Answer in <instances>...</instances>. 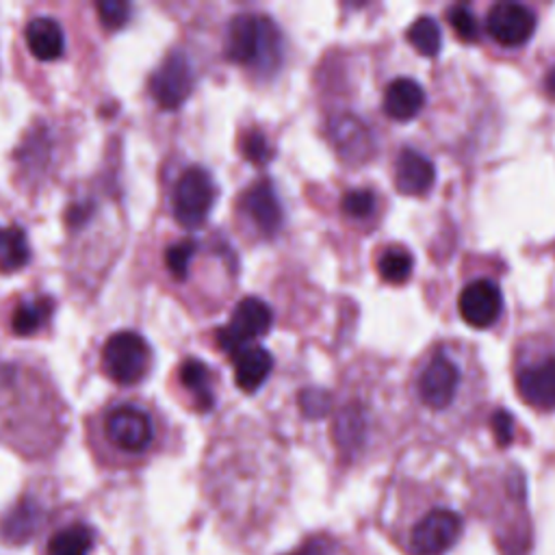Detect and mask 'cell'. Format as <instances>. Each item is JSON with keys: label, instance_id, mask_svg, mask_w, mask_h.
Returning a JSON list of instances; mask_svg holds the SVG:
<instances>
[{"label": "cell", "instance_id": "5", "mask_svg": "<svg viewBox=\"0 0 555 555\" xmlns=\"http://www.w3.org/2000/svg\"><path fill=\"white\" fill-rule=\"evenodd\" d=\"M460 386L462 371L444 349L431 351L416 373V397L431 412L447 410L455 401Z\"/></svg>", "mask_w": 555, "mask_h": 555}, {"label": "cell", "instance_id": "26", "mask_svg": "<svg viewBox=\"0 0 555 555\" xmlns=\"http://www.w3.org/2000/svg\"><path fill=\"white\" fill-rule=\"evenodd\" d=\"M340 208L351 219H369L377 208V197L369 189H349L340 197Z\"/></svg>", "mask_w": 555, "mask_h": 555}, {"label": "cell", "instance_id": "1", "mask_svg": "<svg viewBox=\"0 0 555 555\" xmlns=\"http://www.w3.org/2000/svg\"><path fill=\"white\" fill-rule=\"evenodd\" d=\"M163 423L141 401H111L89 421V440L100 457L113 466L145 462L160 444Z\"/></svg>", "mask_w": 555, "mask_h": 555}, {"label": "cell", "instance_id": "10", "mask_svg": "<svg viewBox=\"0 0 555 555\" xmlns=\"http://www.w3.org/2000/svg\"><path fill=\"white\" fill-rule=\"evenodd\" d=\"M535 24V13L518 2H496L486 15V28L490 37L505 48H518L529 41Z\"/></svg>", "mask_w": 555, "mask_h": 555}, {"label": "cell", "instance_id": "16", "mask_svg": "<svg viewBox=\"0 0 555 555\" xmlns=\"http://www.w3.org/2000/svg\"><path fill=\"white\" fill-rule=\"evenodd\" d=\"M24 39H26L28 52L43 63L56 61L65 52L63 28L54 17H48V15L33 17L24 28Z\"/></svg>", "mask_w": 555, "mask_h": 555}, {"label": "cell", "instance_id": "33", "mask_svg": "<svg viewBox=\"0 0 555 555\" xmlns=\"http://www.w3.org/2000/svg\"><path fill=\"white\" fill-rule=\"evenodd\" d=\"M546 89H548V93L551 95H555V67L548 72V76H546Z\"/></svg>", "mask_w": 555, "mask_h": 555}, {"label": "cell", "instance_id": "23", "mask_svg": "<svg viewBox=\"0 0 555 555\" xmlns=\"http://www.w3.org/2000/svg\"><path fill=\"white\" fill-rule=\"evenodd\" d=\"M30 260L28 238L17 225H0V273H15Z\"/></svg>", "mask_w": 555, "mask_h": 555}, {"label": "cell", "instance_id": "24", "mask_svg": "<svg viewBox=\"0 0 555 555\" xmlns=\"http://www.w3.org/2000/svg\"><path fill=\"white\" fill-rule=\"evenodd\" d=\"M412 269H414V258L401 245L386 247L377 260V273L388 284H403L412 275Z\"/></svg>", "mask_w": 555, "mask_h": 555}, {"label": "cell", "instance_id": "2", "mask_svg": "<svg viewBox=\"0 0 555 555\" xmlns=\"http://www.w3.org/2000/svg\"><path fill=\"white\" fill-rule=\"evenodd\" d=\"M223 54L254 76L271 78L282 67L284 39L269 15L238 13L225 28Z\"/></svg>", "mask_w": 555, "mask_h": 555}, {"label": "cell", "instance_id": "9", "mask_svg": "<svg viewBox=\"0 0 555 555\" xmlns=\"http://www.w3.org/2000/svg\"><path fill=\"white\" fill-rule=\"evenodd\" d=\"M462 533V518L447 507L427 512L410 533V546L414 555H442Z\"/></svg>", "mask_w": 555, "mask_h": 555}, {"label": "cell", "instance_id": "25", "mask_svg": "<svg viewBox=\"0 0 555 555\" xmlns=\"http://www.w3.org/2000/svg\"><path fill=\"white\" fill-rule=\"evenodd\" d=\"M410 46L421 52L423 56H436L440 52L442 46V35H440V26L434 17L423 15L416 22H412V26L405 33Z\"/></svg>", "mask_w": 555, "mask_h": 555}, {"label": "cell", "instance_id": "11", "mask_svg": "<svg viewBox=\"0 0 555 555\" xmlns=\"http://www.w3.org/2000/svg\"><path fill=\"white\" fill-rule=\"evenodd\" d=\"M457 310L470 327L486 330L494 325L503 312L501 288L486 278L473 280L462 288L457 297Z\"/></svg>", "mask_w": 555, "mask_h": 555}, {"label": "cell", "instance_id": "3", "mask_svg": "<svg viewBox=\"0 0 555 555\" xmlns=\"http://www.w3.org/2000/svg\"><path fill=\"white\" fill-rule=\"evenodd\" d=\"M100 362L108 379L121 386H132L147 375L152 366V349L141 334L121 330L106 338Z\"/></svg>", "mask_w": 555, "mask_h": 555}, {"label": "cell", "instance_id": "4", "mask_svg": "<svg viewBox=\"0 0 555 555\" xmlns=\"http://www.w3.org/2000/svg\"><path fill=\"white\" fill-rule=\"evenodd\" d=\"M217 197V186L212 176L199 167V165H191L186 167L171 191V212L173 219L182 225V228H199L212 204Z\"/></svg>", "mask_w": 555, "mask_h": 555}, {"label": "cell", "instance_id": "29", "mask_svg": "<svg viewBox=\"0 0 555 555\" xmlns=\"http://www.w3.org/2000/svg\"><path fill=\"white\" fill-rule=\"evenodd\" d=\"M98 15L104 28L117 30L128 22L130 4L121 0H104V2H98Z\"/></svg>", "mask_w": 555, "mask_h": 555}, {"label": "cell", "instance_id": "15", "mask_svg": "<svg viewBox=\"0 0 555 555\" xmlns=\"http://www.w3.org/2000/svg\"><path fill=\"white\" fill-rule=\"evenodd\" d=\"M436 182L434 163L412 147H403L395 163V186L403 195H423Z\"/></svg>", "mask_w": 555, "mask_h": 555}, {"label": "cell", "instance_id": "7", "mask_svg": "<svg viewBox=\"0 0 555 555\" xmlns=\"http://www.w3.org/2000/svg\"><path fill=\"white\" fill-rule=\"evenodd\" d=\"M150 95L163 111L180 108L195 87V69L184 52H171L150 76Z\"/></svg>", "mask_w": 555, "mask_h": 555}, {"label": "cell", "instance_id": "32", "mask_svg": "<svg viewBox=\"0 0 555 555\" xmlns=\"http://www.w3.org/2000/svg\"><path fill=\"white\" fill-rule=\"evenodd\" d=\"M286 555H332V553H330V548H327L325 542H321V540H308V542H304L301 546L293 548V551L286 553Z\"/></svg>", "mask_w": 555, "mask_h": 555}, {"label": "cell", "instance_id": "28", "mask_svg": "<svg viewBox=\"0 0 555 555\" xmlns=\"http://www.w3.org/2000/svg\"><path fill=\"white\" fill-rule=\"evenodd\" d=\"M447 20L449 24L453 26L455 35L462 39V41H477L479 37V26H477V20L473 15V11L464 4H455L447 11Z\"/></svg>", "mask_w": 555, "mask_h": 555}, {"label": "cell", "instance_id": "30", "mask_svg": "<svg viewBox=\"0 0 555 555\" xmlns=\"http://www.w3.org/2000/svg\"><path fill=\"white\" fill-rule=\"evenodd\" d=\"M330 405H332V397L321 388H308L301 395V408L310 418L325 416L330 412Z\"/></svg>", "mask_w": 555, "mask_h": 555}, {"label": "cell", "instance_id": "14", "mask_svg": "<svg viewBox=\"0 0 555 555\" xmlns=\"http://www.w3.org/2000/svg\"><path fill=\"white\" fill-rule=\"evenodd\" d=\"M176 379H178L180 388L184 390V395L189 397L193 410H197V412L212 410L217 377L206 362H202L197 358H184L178 364Z\"/></svg>", "mask_w": 555, "mask_h": 555}, {"label": "cell", "instance_id": "12", "mask_svg": "<svg viewBox=\"0 0 555 555\" xmlns=\"http://www.w3.org/2000/svg\"><path fill=\"white\" fill-rule=\"evenodd\" d=\"M516 390L535 410H555V353L518 366Z\"/></svg>", "mask_w": 555, "mask_h": 555}, {"label": "cell", "instance_id": "31", "mask_svg": "<svg viewBox=\"0 0 555 555\" xmlns=\"http://www.w3.org/2000/svg\"><path fill=\"white\" fill-rule=\"evenodd\" d=\"M490 427L494 431V438H496V444L499 447H507L514 438V418L507 410L499 408L492 412V418H490Z\"/></svg>", "mask_w": 555, "mask_h": 555}, {"label": "cell", "instance_id": "8", "mask_svg": "<svg viewBox=\"0 0 555 555\" xmlns=\"http://www.w3.org/2000/svg\"><path fill=\"white\" fill-rule=\"evenodd\" d=\"M238 212L256 236L271 238L280 232L284 212L271 180L260 178L249 184L238 197Z\"/></svg>", "mask_w": 555, "mask_h": 555}, {"label": "cell", "instance_id": "17", "mask_svg": "<svg viewBox=\"0 0 555 555\" xmlns=\"http://www.w3.org/2000/svg\"><path fill=\"white\" fill-rule=\"evenodd\" d=\"M43 522V505L35 496H22L0 520V535L11 544H22L35 535Z\"/></svg>", "mask_w": 555, "mask_h": 555}, {"label": "cell", "instance_id": "22", "mask_svg": "<svg viewBox=\"0 0 555 555\" xmlns=\"http://www.w3.org/2000/svg\"><path fill=\"white\" fill-rule=\"evenodd\" d=\"M366 438V416L360 403H347L340 408L334 421V440L345 455H356Z\"/></svg>", "mask_w": 555, "mask_h": 555}, {"label": "cell", "instance_id": "21", "mask_svg": "<svg viewBox=\"0 0 555 555\" xmlns=\"http://www.w3.org/2000/svg\"><path fill=\"white\" fill-rule=\"evenodd\" d=\"M54 314V299L48 295H37L22 299L11 314V332L17 336H33L41 332Z\"/></svg>", "mask_w": 555, "mask_h": 555}, {"label": "cell", "instance_id": "20", "mask_svg": "<svg viewBox=\"0 0 555 555\" xmlns=\"http://www.w3.org/2000/svg\"><path fill=\"white\" fill-rule=\"evenodd\" d=\"M95 531L87 522H67L59 527L46 542L43 555H91Z\"/></svg>", "mask_w": 555, "mask_h": 555}, {"label": "cell", "instance_id": "27", "mask_svg": "<svg viewBox=\"0 0 555 555\" xmlns=\"http://www.w3.org/2000/svg\"><path fill=\"white\" fill-rule=\"evenodd\" d=\"M241 154L251 163V165H264L271 160V145L267 141V134L258 128H249L241 141H238Z\"/></svg>", "mask_w": 555, "mask_h": 555}, {"label": "cell", "instance_id": "18", "mask_svg": "<svg viewBox=\"0 0 555 555\" xmlns=\"http://www.w3.org/2000/svg\"><path fill=\"white\" fill-rule=\"evenodd\" d=\"M425 104L423 87L412 78H395L384 91V113L390 119L408 121L421 113Z\"/></svg>", "mask_w": 555, "mask_h": 555}, {"label": "cell", "instance_id": "19", "mask_svg": "<svg viewBox=\"0 0 555 555\" xmlns=\"http://www.w3.org/2000/svg\"><path fill=\"white\" fill-rule=\"evenodd\" d=\"M273 369L271 353L260 345H249L234 353V382L243 392H256Z\"/></svg>", "mask_w": 555, "mask_h": 555}, {"label": "cell", "instance_id": "13", "mask_svg": "<svg viewBox=\"0 0 555 555\" xmlns=\"http://www.w3.org/2000/svg\"><path fill=\"white\" fill-rule=\"evenodd\" d=\"M330 137L336 152L347 163H362L373 152V137L369 128L353 115H338L330 124Z\"/></svg>", "mask_w": 555, "mask_h": 555}, {"label": "cell", "instance_id": "6", "mask_svg": "<svg viewBox=\"0 0 555 555\" xmlns=\"http://www.w3.org/2000/svg\"><path fill=\"white\" fill-rule=\"evenodd\" d=\"M273 323V312L267 301L260 297H245L234 306V312L230 314L228 323H223L217 330V345L223 351L236 353L254 338H260L269 332Z\"/></svg>", "mask_w": 555, "mask_h": 555}]
</instances>
